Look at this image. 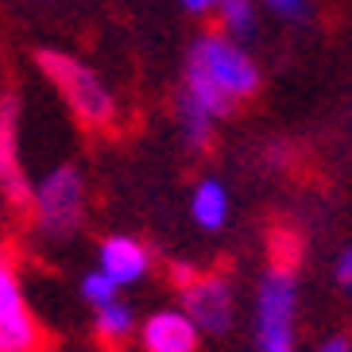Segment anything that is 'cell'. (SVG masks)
Returning <instances> with one entry per match:
<instances>
[{
  "instance_id": "21",
  "label": "cell",
  "mask_w": 352,
  "mask_h": 352,
  "mask_svg": "<svg viewBox=\"0 0 352 352\" xmlns=\"http://www.w3.org/2000/svg\"><path fill=\"white\" fill-rule=\"evenodd\" d=\"M314 352H352V341L349 337H329V341H321Z\"/></svg>"
},
{
  "instance_id": "10",
  "label": "cell",
  "mask_w": 352,
  "mask_h": 352,
  "mask_svg": "<svg viewBox=\"0 0 352 352\" xmlns=\"http://www.w3.org/2000/svg\"><path fill=\"white\" fill-rule=\"evenodd\" d=\"M213 128H217V116H209L201 104H194L190 97L178 94V132H182V144L190 151H209Z\"/></svg>"
},
{
  "instance_id": "9",
  "label": "cell",
  "mask_w": 352,
  "mask_h": 352,
  "mask_svg": "<svg viewBox=\"0 0 352 352\" xmlns=\"http://www.w3.org/2000/svg\"><path fill=\"white\" fill-rule=\"evenodd\" d=\"M228 213H232V197H228V186L221 178H201L190 194V217H194L197 228L206 232H221L228 225Z\"/></svg>"
},
{
  "instance_id": "12",
  "label": "cell",
  "mask_w": 352,
  "mask_h": 352,
  "mask_svg": "<svg viewBox=\"0 0 352 352\" xmlns=\"http://www.w3.org/2000/svg\"><path fill=\"white\" fill-rule=\"evenodd\" d=\"M94 329H97L101 341H124V337H132V329H135L132 306H128L124 298H113V302H104V306H97Z\"/></svg>"
},
{
  "instance_id": "6",
  "label": "cell",
  "mask_w": 352,
  "mask_h": 352,
  "mask_svg": "<svg viewBox=\"0 0 352 352\" xmlns=\"http://www.w3.org/2000/svg\"><path fill=\"white\" fill-rule=\"evenodd\" d=\"M182 314L197 325V333H228L236 318V290L228 275H201L182 287Z\"/></svg>"
},
{
  "instance_id": "16",
  "label": "cell",
  "mask_w": 352,
  "mask_h": 352,
  "mask_svg": "<svg viewBox=\"0 0 352 352\" xmlns=\"http://www.w3.org/2000/svg\"><path fill=\"white\" fill-rule=\"evenodd\" d=\"M271 248H275V267H294V263H298V240H294V236L275 232Z\"/></svg>"
},
{
  "instance_id": "14",
  "label": "cell",
  "mask_w": 352,
  "mask_h": 352,
  "mask_svg": "<svg viewBox=\"0 0 352 352\" xmlns=\"http://www.w3.org/2000/svg\"><path fill=\"white\" fill-rule=\"evenodd\" d=\"M182 97H190L194 104H201V109H206L209 116H217V120L232 113V101H228L209 78H201V74L190 70V66H186V82H182Z\"/></svg>"
},
{
  "instance_id": "7",
  "label": "cell",
  "mask_w": 352,
  "mask_h": 352,
  "mask_svg": "<svg viewBox=\"0 0 352 352\" xmlns=\"http://www.w3.org/2000/svg\"><path fill=\"white\" fill-rule=\"evenodd\" d=\"M97 271H104L116 287H132L151 271V252H147L144 240L135 236H104L101 248H97Z\"/></svg>"
},
{
  "instance_id": "5",
  "label": "cell",
  "mask_w": 352,
  "mask_h": 352,
  "mask_svg": "<svg viewBox=\"0 0 352 352\" xmlns=\"http://www.w3.org/2000/svg\"><path fill=\"white\" fill-rule=\"evenodd\" d=\"M43 333L28 310L23 283L8 259H0V352H39Z\"/></svg>"
},
{
  "instance_id": "4",
  "label": "cell",
  "mask_w": 352,
  "mask_h": 352,
  "mask_svg": "<svg viewBox=\"0 0 352 352\" xmlns=\"http://www.w3.org/2000/svg\"><path fill=\"white\" fill-rule=\"evenodd\" d=\"M32 221L43 236L66 240L85 221V178L78 166H54L32 190Z\"/></svg>"
},
{
  "instance_id": "18",
  "label": "cell",
  "mask_w": 352,
  "mask_h": 352,
  "mask_svg": "<svg viewBox=\"0 0 352 352\" xmlns=\"http://www.w3.org/2000/svg\"><path fill=\"white\" fill-rule=\"evenodd\" d=\"M337 283H341V290L352 298V244L337 256Z\"/></svg>"
},
{
  "instance_id": "3",
  "label": "cell",
  "mask_w": 352,
  "mask_h": 352,
  "mask_svg": "<svg viewBox=\"0 0 352 352\" xmlns=\"http://www.w3.org/2000/svg\"><path fill=\"white\" fill-rule=\"evenodd\" d=\"M190 70H197L201 78L217 85L228 101H248L256 97L259 89V66L236 39H228L221 32H206L197 35L194 47H190V58H186Z\"/></svg>"
},
{
  "instance_id": "17",
  "label": "cell",
  "mask_w": 352,
  "mask_h": 352,
  "mask_svg": "<svg viewBox=\"0 0 352 352\" xmlns=\"http://www.w3.org/2000/svg\"><path fill=\"white\" fill-rule=\"evenodd\" d=\"M267 12L283 16V20H302L306 16V0H259Z\"/></svg>"
},
{
  "instance_id": "13",
  "label": "cell",
  "mask_w": 352,
  "mask_h": 352,
  "mask_svg": "<svg viewBox=\"0 0 352 352\" xmlns=\"http://www.w3.org/2000/svg\"><path fill=\"white\" fill-rule=\"evenodd\" d=\"M217 23L221 35H228V39H252L256 35V0H221Z\"/></svg>"
},
{
  "instance_id": "15",
  "label": "cell",
  "mask_w": 352,
  "mask_h": 352,
  "mask_svg": "<svg viewBox=\"0 0 352 352\" xmlns=\"http://www.w3.org/2000/svg\"><path fill=\"white\" fill-rule=\"evenodd\" d=\"M116 294H120V287H116V283L109 279L104 271H97V267H94V271H89V275L82 279V298L89 302L94 310H97V306H104V302H113Z\"/></svg>"
},
{
  "instance_id": "11",
  "label": "cell",
  "mask_w": 352,
  "mask_h": 352,
  "mask_svg": "<svg viewBox=\"0 0 352 352\" xmlns=\"http://www.w3.org/2000/svg\"><path fill=\"white\" fill-rule=\"evenodd\" d=\"M0 190H4V197H8L12 206H32V186H28V178L16 170V155H12L8 116L0 120Z\"/></svg>"
},
{
  "instance_id": "19",
  "label": "cell",
  "mask_w": 352,
  "mask_h": 352,
  "mask_svg": "<svg viewBox=\"0 0 352 352\" xmlns=\"http://www.w3.org/2000/svg\"><path fill=\"white\" fill-rule=\"evenodd\" d=\"M186 12H194V16H209V12L221 8V0H178Z\"/></svg>"
},
{
  "instance_id": "1",
  "label": "cell",
  "mask_w": 352,
  "mask_h": 352,
  "mask_svg": "<svg viewBox=\"0 0 352 352\" xmlns=\"http://www.w3.org/2000/svg\"><path fill=\"white\" fill-rule=\"evenodd\" d=\"M39 66L54 82V89L63 94V101L70 104V113L85 128H109L116 120V97L101 82V74L94 66H85L82 58L63 54V51H43Z\"/></svg>"
},
{
  "instance_id": "2",
  "label": "cell",
  "mask_w": 352,
  "mask_h": 352,
  "mask_svg": "<svg viewBox=\"0 0 352 352\" xmlns=\"http://www.w3.org/2000/svg\"><path fill=\"white\" fill-rule=\"evenodd\" d=\"M256 349L298 352V275L294 267H271L256 290Z\"/></svg>"
},
{
  "instance_id": "20",
  "label": "cell",
  "mask_w": 352,
  "mask_h": 352,
  "mask_svg": "<svg viewBox=\"0 0 352 352\" xmlns=\"http://www.w3.org/2000/svg\"><path fill=\"white\" fill-rule=\"evenodd\" d=\"M170 279H175V287L182 290V287H190V283L197 279V271L194 267H186V263H178V267H170Z\"/></svg>"
},
{
  "instance_id": "8",
  "label": "cell",
  "mask_w": 352,
  "mask_h": 352,
  "mask_svg": "<svg viewBox=\"0 0 352 352\" xmlns=\"http://www.w3.org/2000/svg\"><path fill=\"white\" fill-rule=\"evenodd\" d=\"M201 333L182 310H155L140 325L144 352H197Z\"/></svg>"
}]
</instances>
